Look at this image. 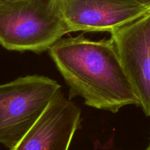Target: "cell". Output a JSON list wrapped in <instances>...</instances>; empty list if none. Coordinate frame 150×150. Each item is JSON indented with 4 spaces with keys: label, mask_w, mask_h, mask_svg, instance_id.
<instances>
[{
    "label": "cell",
    "mask_w": 150,
    "mask_h": 150,
    "mask_svg": "<svg viewBox=\"0 0 150 150\" xmlns=\"http://www.w3.org/2000/svg\"><path fill=\"white\" fill-rule=\"evenodd\" d=\"M49 54L70 89L88 106L117 113L139 102L111 38L94 41L83 35L62 38Z\"/></svg>",
    "instance_id": "6da1fadb"
},
{
    "label": "cell",
    "mask_w": 150,
    "mask_h": 150,
    "mask_svg": "<svg viewBox=\"0 0 150 150\" xmlns=\"http://www.w3.org/2000/svg\"><path fill=\"white\" fill-rule=\"evenodd\" d=\"M63 0H16L0 6V44L11 51L43 52L70 32Z\"/></svg>",
    "instance_id": "7a4b0ae2"
},
{
    "label": "cell",
    "mask_w": 150,
    "mask_h": 150,
    "mask_svg": "<svg viewBox=\"0 0 150 150\" xmlns=\"http://www.w3.org/2000/svg\"><path fill=\"white\" fill-rule=\"evenodd\" d=\"M60 91L57 81L36 75L0 85V143L14 147Z\"/></svg>",
    "instance_id": "3957f363"
},
{
    "label": "cell",
    "mask_w": 150,
    "mask_h": 150,
    "mask_svg": "<svg viewBox=\"0 0 150 150\" xmlns=\"http://www.w3.org/2000/svg\"><path fill=\"white\" fill-rule=\"evenodd\" d=\"M111 34L139 106L150 117V10Z\"/></svg>",
    "instance_id": "277c9868"
},
{
    "label": "cell",
    "mask_w": 150,
    "mask_h": 150,
    "mask_svg": "<svg viewBox=\"0 0 150 150\" xmlns=\"http://www.w3.org/2000/svg\"><path fill=\"white\" fill-rule=\"evenodd\" d=\"M80 119V109L60 91L10 150H69Z\"/></svg>",
    "instance_id": "5b68a950"
},
{
    "label": "cell",
    "mask_w": 150,
    "mask_h": 150,
    "mask_svg": "<svg viewBox=\"0 0 150 150\" xmlns=\"http://www.w3.org/2000/svg\"><path fill=\"white\" fill-rule=\"evenodd\" d=\"M64 17L70 32H108L148 13L133 0H63Z\"/></svg>",
    "instance_id": "8992f818"
},
{
    "label": "cell",
    "mask_w": 150,
    "mask_h": 150,
    "mask_svg": "<svg viewBox=\"0 0 150 150\" xmlns=\"http://www.w3.org/2000/svg\"><path fill=\"white\" fill-rule=\"evenodd\" d=\"M133 1H136V2L139 3V4L150 9V0H133Z\"/></svg>",
    "instance_id": "52a82bcc"
},
{
    "label": "cell",
    "mask_w": 150,
    "mask_h": 150,
    "mask_svg": "<svg viewBox=\"0 0 150 150\" xmlns=\"http://www.w3.org/2000/svg\"><path fill=\"white\" fill-rule=\"evenodd\" d=\"M16 1V0H0V6L4 5V4H7V3L12 2V1Z\"/></svg>",
    "instance_id": "ba28073f"
},
{
    "label": "cell",
    "mask_w": 150,
    "mask_h": 150,
    "mask_svg": "<svg viewBox=\"0 0 150 150\" xmlns=\"http://www.w3.org/2000/svg\"><path fill=\"white\" fill-rule=\"evenodd\" d=\"M146 150H150V144H149V146H148V148H147V149H146Z\"/></svg>",
    "instance_id": "9c48e42d"
}]
</instances>
